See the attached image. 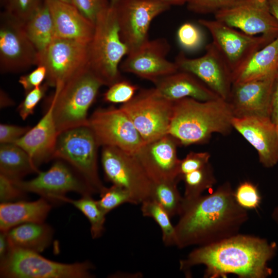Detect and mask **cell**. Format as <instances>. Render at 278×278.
Listing matches in <instances>:
<instances>
[{
    "mask_svg": "<svg viewBox=\"0 0 278 278\" xmlns=\"http://www.w3.org/2000/svg\"><path fill=\"white\" fill-rule=\"evenodd\" d=\"M99 194L100 199L97 200V202L101 210L106 215L124 203L133 204L129 192L118 185L113 184L110 187L105 186Z\"/></svg>",
    "mask_w": 278,
    "mask_h": 278,
    "instance_id": "836d02e7",
    "label": "cell"
},
{
    "mask_svg": "<svg viewBox=\"0 0 278 278\" xmlns=\"http://www.w3.org/2000/svg\"><path fill=\"white\" fill-rule=\"evenodd\" d=\"M102 147L101 161L107 180L128 190L133 204L150 199L153 182L136 155L115 147Z\"/></svg>",
    "mask_w": 278,
    "mask_h": 278,
    "instance_id": "9c48e42d",
    "label": "cell"
},
{
    "mask_svg": "<svg viewBox=\"0 0 278 278\" xmlns=\"http://www.w3.org/2000/svg\"><path fill=\"white\" fill-rule=\"evenodd\" d=\"M181 180H183L185 187L183 203L198 199L204 190L211 188L217 182L210 163L198 170L183 175Z\"/></svg>",
    "mask_w": 278,
    "mask_h": 278,
    "instance_id": "4dcf8cb0",
    "label": "cell"
},
{
    "mask_svg": "<svg viewBox=\"0 0 278 278\" xmlns=\"http://www.w3.org/2000/svg\"><path fill=\"white\" fill-rule=\"evenodd\" d=\"M11 249V246L8 239L7 232H1L0 233V260L3 259Z\"/></svg>",
    "mask_w": 278,
    "mask_h": 278,
    "instance_id": "7dc6e473",
    "label": "cell"
},
{
    "mask_svg": "<svg viewBox=\"0 0 278 278\" xmlns=\"http://www.w3.org/2000/svg\"><path fill=\"white\" fill-rule=\"evenodd\" d=\"M211 154L207 152H189L180 160L179 165V179L187 173L198 170L210 163Z\"/></svg>",
    "mask_w": 278,
    "mask_h": 278,
    "instance_id": "b9f144b4",
    "label": "cell"
},
{
    "mask_svg": "<svg viewBox=\"0 0 278 278\" xmlns=\"http://www.w3.org/2000/svg\"><path fill=\"white\" fill-rule=\"evenodd\" d=\"M117 0H110V4H113L115 3Z\"/></svg>",
    "mask_w": 278,
    "mask_h": 278,
    "instance_id": "f5cc1de1",
    "label": "cell"
},
{
    "mask_svg": "<svg viewBox=\"0 0 278 278\" xmlns=\"http://www.w3.org/2000/svg\"><path fill=\"white\" fill-rule=\"evenodd\" d=\"M58 134L53 115V105L50 101L39 121L14 144L25 150L38 167L54 159Z\"/></svg>",
    "mask_w": 278,
    "mask_h": 278,
    "instance_id": "603a6c76",
    "label": "cell"
},
{
    "mask_svg": "<svg viewBox=\"0 0 278 278\" xmlns=\"http://www.w3.org/2000/svg\"><path fill=\"white\" fill-rule=\"evenodd\" d=\"M177 38L180 45L187 50H194L203 43V37L200 29L195 25L187 22L178 29Z\"/></svg>",
    "mask_w": 278,
    "mask_h": 278,
    "instance_id": "74e56055",
    "label": "cell"
},
{
    "mask_svg": "<svg viewBox=\"0 0 278 278\" xmlns=\"http://www.w3.org/2000/svg\"><path fill=\"white\" fill-rule=\"evenodd\" d=\"M95 134L88 125L65 130L59 133L54 159L63 160L84 179L95 194L105 187L99 178L98 149Z\"/></svg>",
    "mask_w": 278,
    "mask_h": 278,
    "instance_id": "8992f818",
    "label": "cell"
},
{
    "mask_svg": "<svg viewBox=\"0 0 278 278\" xmlns=\"http://www.w3.org/2000/svg\"><path fill=\"white\" fill-rule=\"evenodd\" d=\"M54 230L44 223H26L7 232L11 248H15L40 253L48 247L53 240Z\"/></svg>",
    "mask_w": 278,
    "mask_h": 278,
    "instance_id": "4316f807",
    "label": "cell"
},
{
    "mask_svg": "<svg viewBox=\"0 0 278 278\" xmlns=\"http://www.w3.org/2000/svg\"><path fill=\"white\" fill-rule=\"evenodd\" d=\"M244 0H188L189 10L198 14L213 13L232 7Z\"/></svg>",
    "mask_w": 278,
    "mask_h": 278,
    "instance_id": "f35d334b",
    "label": "cell"
},
{
    "mask_svg": "<svg viewBox=\"0 0 278 278\" xmlns=\"http://www.w3.org/2000/svg\"><path fill=\"white\" fill-rule=\"evenodd\" d=\"M51 207V203L42 197L33 201L22 200L1 203L0 231L7 232L26 223L44 222Z\"/></svg>",
    "mask_w": 278,
    "mask_h": 278,
    "instance_id": "d4e9b609",
    "label": "cell"
},
{
    "mask_svg": "<svg viewBox=\"0 0 278 278\" xmlns=\"http://www.w3.org/2000/svg\"><path fill=\"white\" fill-rule=\"evenodd\" d=\"M232 126L256 149L264 167L278 163V127L270 117H234Z\"/></svg>",
    "mask_w": 278,
    "mask_h": 278,
    "instance_id": "44dd1931",
    "label": "cell"
},
{
    "mask_svg": "<svg viewBox=\"0 0 278 278\" xmlns=\"http://www.w3.org/2000/svg\"><path fill=\"white\" fill-rule=\"evenodd\" d=\"M40 171L30 155L21 147L14 143L1 144L0 174L17 181Z\"/></svg>",
    "mask_w": 278,
    "mask_h": 278,
    "instance_id": "83f0119b",
    "label": "cell"
},
{
    "mask_svg": "<svg viewBox=\"0 0 278 278\" xmlns=\"http://www.w3.org/2000/svg\"><path fill=\"white\" fill-rule=\"evenodd\" d=\"M46 70L44 66L38 65L30 73L21 76L19 79V83L23 88L25 93L42 84L46 79Z\"/></svg>",
    "mask_w": 278,
    "mask_h": 278,
    "instance_id": "ee69618b",
    "label": "cell"
},
{
    "mask_svg": "<svg viewBox=\"0 0 278 278\" xmlns=\"http://www.w3.org/2000/svg\"><path fill=\"white\" fill-rule=\"evenodd\" d=\"M276 74L261 79L232 84L227 101L234 117H271L273 86Z\"/></svg>",
    "mask_w": 278,
    "mask_h": 278,
    "instance_id": "d6986e66",
    "label": "cell"
},
{
    "mask_svg": "<svg viewBox=\"0 0 278 278\" xmlns=\"http://www.w3.org/2000/svg\"><path fill=\"white\" fill-rule=\"evenodd\" d=\"M173 102L153 88L140 90L119 108L130 117L146 144L168 134Z\"/></svg>",
    "mask_w": 278,
    "mask_h": 278,
    "instance_id": "ba28073f",
    "label": "cell"
},
{
    "mask_svg": "<svg viewBox=\"0 0 278 278\" xmlns=\"http://www.w3.org/2000/svg\"><path fill=\"white\" fill-rule=\"evenodd\" d=\"M4 11L24 23L44 3L45 0H0Z\"/></svg>",
    "mask_w": 278,
    "mask_h": 278,
    "instance_id": "e575fe53",
    "label": "cell"
},
{
    "mask_svg": "<svg viewBox=\"0 0 278 278\" xmlns=\"http://www.w3.org/2000/svg\"><path fill=\"white\" fill-rule=\"evenodd\" d=\"M179 180H169L153 182L151 199L155 201L170 217L181 213L183 197L177 184Z\"/></svg>",
    "mask_w": 278,
    "mask_h": 278,
    "instance_id": "f546056e",
    "label": "cell"
},
{
    "mask_svg": "<svg viewBox=\"0 0 278 278\" xmlns=\"http://www.w3.org/2000/svg\"><path fill=\"white\" fill-rule=\"evenodd\" d=\"M83 15L95 24L99 15L110 6V0H71Z\"/></svg>",
    "mask_w": 278,
    "mask_h": 278,
    "instance_id": "60d3db41",
    "label": "cell"
},
{
    "mask_svg": "<svg viewBox=\"0 0 278 278\" xmlns=\"http://www.w3.org/2000/svg\"><path fill=\"white\" fill-rule=\"evenodd\" d=\"M61 1L71 4V0H61Z\"/></svg>",
    "mask_w": 278,
    "mask_h": 278,
    "instance_id": "db71d44e",
    "label": "cell"
},
{
    "mask_svg": "<svg viewBox=\"0 0 278 278\" xmlns=\"http://www.w3.org/2000/svg\"><path fill=\"white\" fill-rule=\"evenodd\" d=\"M215 19L251 36L276 39L278 22L271 13L267 0H244L214 14Z\"/></svg>",
    "mask_w": 278,
    "mask_h": 278,
    "instance_id": "e0dca14e",
    "label": "cell"
},
{
    "mask_svg": "<svg viewBox=\"0 0 278 278\" xmlns=\"http://www.w3.org/2000/svg\"><path fill=\"white\" fill-rule=\"evenodd\" d=\"M177 141L167 134L144 144L135 154L153 182L179 179Z\"/></svg>",
    "mask_w": 278,
    "mask_h": 278,
    "instance_id": "ffe728a7",
    "label": "cell"
},
{
    "mask_svg": "<svg viewBox=\"0 0 278 278\" xmlns=\"http://www.w3.org/2000/svg\"><path fill=\"white\" fill-rule=\"evenodd\" d=\"M270 11L278 22V0H267Z\"/></svg>",
    "mask_w": 278,
    "mask_h": 278,
    "instance_id": "681fc988",
    "label": "cell"
},
{
    "mask_svg": "<svg viewBox=\"0 0 278 278\" xmlns=\"http://www.w3.org/2000/svg\"><path fill=\"white\" fill-rule=\"evenodd\" d=\"M175 62L179 70L193 74L220 98L228 99L233 84L232 72L212 42L206 45L201 57L190 58L181 51Z\"/></svg>",
    "mask_w": 278,
    "mask_h": 278,
    "instance_id": "2e32d148",
    "label": "cell"
},
{
    "mask_svg": "<svg viewBox=\"0 0 278 278\" xmlns=\"http://www.w3.org/2000/svg\"><path fill=\"white\" fill-rule=\"evenodd\" d=\"M154 84L160 95L171 101L186 97L206 101L220 97L195 75L183 71L162 77Z\"/></svg>",
    "mask_w": 278,
    "mask_h": 278,
    "instance_id": "cb8c5ba5",
    "label": "cell"
},
{
    "mask_svg": "<svg viewBox=\"0 0 278 278\" xmlns=\"http://www.w3.org/2000/svg\"><path fill=\"white\" fill-rule=\"evenodd\" d=\"M23 23L38 52L45 48L56 38L53 18L45 1Z\"/></svg>",
    "mask_w": 278,
    "mask_h": 278,
    "instance_id": "f1b7e54d",
    "label": "cell"
},
{
    "mask_svg": "<svg viewBox=\"0 0 278 278\" xmlns=\"http://www.w3.org/2000/svg\"><path fill=\"white\" fill-rule=\"evenodd\" d=\"M142 215L152 218L160 227L162 240L166 246H176V236L175 226L168 213L154 200L148 199L141 203Z\"/></svg>",
    "mask_w": 278,
    "mask_h": 278,
    "instance_id": "d6a6232c",
    "label": "cell"
},
{
    "mask_svg": "<svg viewBox=\"0 0 278 278\" xmlns=\"http://www.w3.org/2000/svg\"><path fill=\"white\" fill-rule=\"evenodd\" d=\"M234 194L238 205L247 210L256 209L261 202V197L256 186L249 181L241 183Z\"/></svg>",
    "mask_w": 278,
    "mask_h": 278,
    "instance_id": "8d00e7d4",
    "label": "cell"
},
{
    "mask_svg": "<svg viewBox=\"0 0 278 278\" xmlns=\"http://www.w3.org/2000/svg\"><path fill=\"white\" fill-rule=\"evenodd\" d=\"M128 48L121 40L114 8L111 4L95 22L93 37L88 44V67L103 85L121 79L119 70Z\"/></svg>",
    "mask_w": 278,
    "mask_h": 278,
    "instance_id": "277c9868",
    "label": "cell"
},
{
    "mask_svg": "<svg viewBox=\"0 0 278 278\" xmlns=\"http://www.w3.org/2000/svg\"><path fill=\"white\" fill-rule=\"evenodd\" d=\"M48 86L45 82L26 94L25 97L17 109L23 120H25L34 113L36 107L44 97Z\"/></svg>",
    "mask_w": 278,
    "mask_h": 278,
    "instance_id": "ab89813d",
    "label": "cell"
},
{
    "mask_svg": "<svg viewBox=\"0 0 278 278\" xmlns=\"http://www.w3.org/2000/svg\"><path fill=\"white\" fill-rule=\"evenodd\" d=\"M88 125L100 146H112L135 154L144 141L128 115L120 108L96 110L89 117Z\"/></svg>",
    "mask_w": 278,
    "mask_h": 278,
    "instance_id": "7c38bea8",
    "label": "cell"
},
{
    "mask_svg": "<svg viewBox=\"0 0 278 278\" xmlns=\"http://www.w3.org/2000/svg\"></svg>",
    "mask_w": 278,
    "mask_h": 278,
    "instance_id": "11a10c76",
    "label": "cell"
},
{
    "mask_svg": "<svg viewBox=\"0 0 278 278\" xmlns=\"http://www.w3.org/2000/svg\"><path fill=\"white\" fill-rule=\"evenodd\" d=\"M271 217L274 222L278 224V205L273 210L271 214Z\"/></svg>",
    "mask_w": 278,
    "mask_h": 278,
    "instance_id": "816d5d0a",
    "label": "cell"
},
{
    "mask_svg": "<svg viewBox=\"0 0 278 278\" xmlns=\"http://www.w3.org/2000/svg\"><path fill=\"white\" fill-rule=\"evenodd\" d=\"M170 48L165 39H148L127 55L119 68L154 83L161 78L179 71L176 63L166 58Z\"/></svg>",
    "mask_w": 278,
    "mask_h": 278,
    "instance_id": "ac0fdd59",
    "label": "cell"
},
{
    "mask_svg": "<svg viewBox=\"0 0 278 278\" xmlns=\"http://www.w3.org/2000/svg\"><path fill=\"white\" fill-rule=\"evenodd\" d=\"M111 5L115 9L120 36L128 48V54L148 40V30L153 20L170 7L149 0H117Z\"/></svg>",
    "mask_w": 278,
    "mask_h": 278,
    "instance_id": "5bb4252c",
    "label": "cell"
},
{
    "mask_svg": "<svg viewBox=\"0 0 278 278\" xmlns=\"http://www.w3.org/2000/svg\"><path fill=\"white\" fill-rule=\"evenodd\" d=\"M26 193L18 187L13 180L0 174L1 203L24 200Z\"/></svg>",
    "mask_w": 278,
    "mask_h": 278,
    "instance_id": "7bdbcfd3",
    "label": "cell"
},
{
    "mask_svg": "<svg viewBox=\"0 0 278 278\" xmlns=\"http://www.w3.org/2000/svg\"><path fill=\"white\" fill-rule=\"evenodd\" d=\"M271 119L278 127V71L273 86Z\"/></svg>",
    "mask_w": 278,
    "mask_h": 278,
    "instance_id": "bcb514c9",
    "label": "cell"
},
{
    "mask_svg": "<svg viewBox=\"0 0 278 278\" xmlns=\"http://www.w3.org/2000/svg\"><path fill=\"white\" fill-rule=\"evenodd\" d=\"M278 71V37L232 73L233 84L265 78Z\"/></svg>",
    "mask_w": 278,
    "mask_h": 278,
    "instance_id": "484cf974",
    "label": "cell"
},
{
    "mask_svg": "<svg viewBox=\"0 0 278 278\" xmlns=\"http://www.w3.org/2000/svg\"><path fill=\"white\" fill-rule=\"evenodd\" d=\"M103 85L88 66L79 71L61 87L56 88L51 102L58 133L88 124V111Z\"/></svg>",
    "mask_w": 278,
    "mask_h": 278,
    "instance_id": "5b68a950",
    "label": "cell"
},
{
    "mask_svg": "<svg viewBox=\"0 0 278 278\" xmlns=\"http://www.w3.org/2000/svg\"><path fill=\"white\" fill-rule=\"evenodd\" d=\"M234 193L227 181L212 194L183 203L175 226L176 246L180 249L206 246L239 233L249 216L237 203Z\"/></svg>",
    "mask_w": 278,
    "mask_h": 278,
    "instance_id": "6da1fadb",
    "label": "cell"
},
{
    "mask_svg": "<svg viewBox=\"0 0 278 278\" xmlns=\"http://www.w3.org/2000/svg\"><path fill=\"white\" fill-rule=\"evenodd\" d=\"M38 51L22 22L4 11L0 19V71L15 73L35 65Z\"/></svg>",
    "mask_w": 278,
    "mask_h": 278,
    "instance_id": "9a60e30c",
    "label": "cell"
},
{
    "mask_svg": "<svg viewBox=\"0 0 278 278\" xmlns=\"http://www.w3.org/2000/svg\"><path fill=\"white\" fill-rule=\"evenodd\" d=\"M59 202L68 203L81 211L91 224V233L93 239L100 237L105 231L106 214L99 207L97 201L92 195L82 196L79 199H72L63 196L58 199Z\"/></svg>",
    "mask_w": 278,
    "mask_h": 278,
    "instance_id": "1f68e13d",
    "label": "cell"
},
{
    "mask_svg": "<svg viewBox=\"0 0 278 278\" xmlns=\"http://www.w3.org/2000/svg\"><path fill=\"white\" fill-rule=\"evenodd\" d=\"M233 117L229 103L222 98L206 101L181 98L173 101L168 134L179 145L205 143L213 133L229 134Z\"/></svg>",
    "mask_w": 278,
    "mask_h": 278,
    "instance_id": "3957f363",
    "label": "cell"
},
{
    "mask_svg": "<svg viewBox=\"0 0 278 278\" xmlns=\"http://www.w3.org/2000/svg\"><path fill=\"white\" fill-rule=\"evenodd\" d=\"M50 10L55 37L88 44L94 32L95 24L73 5L61 0H45Z\"/></svg>",
    "mask_w": 278,
    "mask_h": 278,
    "instance_id": "7402d4cb",
    "label": "cell"
},
{
    "mask_svg": "<svg viewBox=\"0 0 278 278\" xmlns=\"http://www.w3.org/2000/svg\"><path fill=\"white\" fill-rule=\"evenodd\" d=\"M31 128L29 126H20L14 125L1 124L0 143H14L25 135Z\"/></svg>",
    "mask_w": 278,
    "mask_h": 278,
    "instance_id": "f6af8a7d",
    "label": "cell"
},
{
    "mask_svg": "<svg viewBox=\"0 0 278 278\" xmlns=\"http://www.w3.org/2000/svg\"><path fill=\"white\" fill-rule=\"evenodd\" d=\"M88 44L56 38L45 48L38 52L35 65L45 67V82L56 89L88 66Z\"/></svg>",
    "mask_w": 278,
    "mask_h": 278,
    "instance_id": "30bf717a",
    "label": "cell"
},
{
    "mask_svg": "<svg viewBox=\"0 0 278 278\" xmlns=\"http://www.w3.org/2000/svg\"><path fill=\"white\" fill-rule=\"evenodd\" d=\"M275 242L259 237L237 234L216 243L198 246L180 260V269L188 274L195 266H205L204 277L266 278L272 274L268 262L276 255Z\"/></svg>",
    "mask_w": 278,
    "mask_h": 278,
    "instance_id": "7a4b0ae2",
    "label": "cell"
},
{
    "mask_svg": "<svg viewBox=\"0 0 278 278\" xmlns=\"http://www.w3.org/2000/svg\"><path fill=\"white\" fill-rule=\"evenodd\" d=\"M1 108H4L14 105L13 101L3 90H1L0 93Z\"/></svg>",
    "mask_w": 278,
    "mask_h": 278,
    "instance_id": "c3c4849f",
    "label": "cell"
},
{
    "mask_svg": "<svg viewBox=\"0 0 278 278\" xmlns=\"http://www.w3.org/2000/svg\"><path fill=\"white\" fill-rule=\"evenodd\" d=\"M164 3L171 6L182 5L186 4L188 0H149Z\"/></svg>",
    "mask_w": 278,
    "mask_h": 278,
    "instance_id": "f907efd6",
    "label": "cell"
},
{
    "mask_svg": "<svg viewBox=\"0 0 278 278\" xmlns=\"http://www.w3.org/2000/svg\"><path fill=\"white\" fill-rule=\"evenodd\" d=\"M37 174L31 180L14 182L26 193L38 194L51 203L59 202V198L70 192L81 196L95 194L81 175L63 160L57 159L47 170Z\"/></svg>",
    "mask_w": 278,
    "mask_h": 278,
    "instance_id": "8fae6325",
    "label": "cell"
},
{
    "mask_svg": "<svg viewBox=\"0 0 278 278\" xmlns=\"http://www.w3.org/2000/svg\"><path fill=\"white\" fill-rule=\"evenodd\" d=\"M40 253L12 248L0 260L1 277L90 278L93 265L89 261L73 264L54 262Z\"/></svg>",
    "mask_w": 278,
    "mask_h": 278,
    "instance_id": "52a82bcc",
    "label": "cell"
},
{
    "mask_svg": "<svg viewBox=\"0 0 278 278\" xmlns=\"http://www.w3.org/2000/svg\"><path fill=\"white\" fill-rule=\"evenodd\" d=\"M137 89L136 85L121 79L109 86L103 94V100L107 102L123 104L134 96Z\"/></svg>",
    "mask_w": 278,
    "mask_h": 278,
    "instance_id": "d590c367",
    "label": "cell"
},
{
    "mask_svg": "<svg viewBox=\"0 0 278 278\" xmlns=\"http://www.w3.org/2000/svg\"><path fill=\"white\" fill-rule=\"evenodd\" d=\"M198 22L209 31L212 38V42L223 56L232 73L256 51L274 40L264 35L248 34L216 19H200Z\"/></svg>",
    "mask_w": 278,
    "mask_h": 278,
    "instance_id": "4fadbf2b",
    "label": "cell"
}]
</instances>
